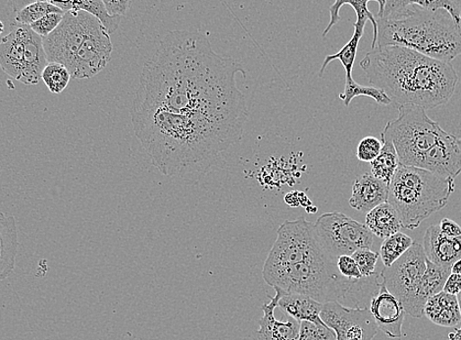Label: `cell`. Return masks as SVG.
I'll return each mask as SVG.
<instances>
[{"mask_svg":"<svg viewBox=\"0 0 461 340\" xmlns=\"http://www.w3.org/2000/svg\"><path fill=\"white\" fill-rule=\"evenodd\" d=\"M238 73L246 78L243 67L216 53L201 32L170 31L142 69L133 106L245 127L249 114Z\"/></svg>","mask_w":461,"mask_h":340,"instance_id":"cell-1","label":"cell"},{"mask_svg":"<svg viewBox=\"0 0 461 340\" xmlns=\"http://www.w3.org/2000/svg\"><path fill=\"white\" fill-rule=\"evenodd\" d=\"M131 124L152 166L169 178L192 179L210 170L236 144L243 127L133 106Z\"/></svg>","mask_w":461,"mask_h":340,"instance_id":"cell-2","label":"cell"},{"mask_svg":"<svg viewBox=\"0 0 461 340\" xmlns=\"http://www.w3.org/2000/svg\"><path fill=\"white\" fill-rule=\"evenodd\" d=\"M360 68L369 83L385 92L392 102L425 109L447 105L459 80L451 62L398 46L372 49Z\"/></svg>","mask_w":461,"mask_h":340,"instance_id":"cell-3","label":"cell"},{"mask_svg":"<svg viewBox=\"0 0 461 340\" xmlns=\"http://www.w3.org/2000/svg\"><path fill=\"white\" fill-rule=\"evenodd\" d=\"M376 21V47H402L444 62L461 56V25L447 10L411 6Z\"/></svg>","mask_w":461,"mask_h":340,"instance_id":"cell-4","label":"cell"},{"mask_svg":"<svg viewBox=\"0 0 461 340\" xmlns=\"http://www.w3.org/2000/svg\"><path fill=\"white\" fill-rule=\"evenodd\" d=\"M455 189V180L400 164L389 185L388 202L396 208L402 226L413 230L425 219L441 211Z\"/></svg>","mask_w":461,"mask_h":340,"instance_id":"cell-5","label":"cell"},{"mask_svg":"<svg viewBox=\"0 0 461 340\" xmlns=\"http://www.w3.org/2000/svg\"><path fill=\"white\" fill-rule=\"evenodd\" d=\"M263 279L273 289L286 293L310 296L321 303L338 301L342 304L348 299L355 282L339 273L337 260L323 248L294 265L263 276Z\"/></svg>","mask_w":461,"mask_h":340,"instance_id":"cell-6","label":"cell"},{"mask_svg":"<svg viewBox=\"0 0 461 340\" xmlns=\"http://www.w3.org/2000/svg\"><path fill=\"white\" fill-rule=\"evenodd\" d=\"M446 131L426 114V109L414 105L399 106V115L391 120L381 135L392 140L400 164L419 167L425 155Z\"/></svg>","mask_w":461,"mask_h":340,"instance_id":"cell-7","label":"cell"},{"mask_svg":"<svg viewBox=\"0 0 461 340\" xmlns=\"http://www.w3.org/2000/svg\"><path fill=\"white\" fill-rule=\"evenodd\" d=\"M321 248L314 224L304 217L284 222L277 230V239L263 266L262 276L294 265Z\"/></svg>","mask_w":461,"mask_h":340,"instance_id":"cell-8","label":"cell"},{"mask_svg":"<svg viewBox=\"0 0 461 340\" xmlns=\"http://www.w3.org/2000/svg\"><path fill=\"white\" fill-rule=\"evenodd\" d=\"M314 229L322 248L336 260L373 245V234L367 226L342 213L323 214L315 222Z\"/></svg>","mask_w":461,"mask_h":340,"instance_id":"cell-9","label":"cell"},{"mask_svg":"<svg viewBox=\"0 0 461 340\" xmlns=\"http://www.w3.org/2000/svg\"><path fill=\"white\" fill-rule=\"evenodd\" d=\"M426 268L427 257L423 246L414 241L400 259L390 267H385L380 274L383 284L402 303L406 314L412 312Z\"/></svg>","mask_w":461,"mask_h":340,"instance_id":"cell-10","label":"cell"},{"mask_svg":"<svg viewBox=\"0 0 461 340\" xmlns=\"http://www.w3.org/2000/svg\"><path fill=\"white\" fill-rule=\"evenodd\" d=\"M94 17L83 10L65 13L59 26L42 38L48 62L61 63L70 70Z\"/></svg>","mask_w":461,"mask_h":340,"instance_id":"cell-11","label":"cell"},{"mask_svg":"<svg viewBox=\"0 0 461 340\" xmlns=\"http://www.w3.org/2000/svg\"><path fill=\"white\" fill-rule=\"evenodd\" d=\"M321 320L336 340H372L378 332L368 307H348L338 301L323 303Z\"/></svg>","mask_w":461,"mask_h":340,"instance_id":"cell-12","label":"cell"},{"mask_svg":"<svg viewBox=\"0 0 461 340\" xmlns=\"http://www.w3.org/2000/svg\"><path fill=\"white\" fill-rule=\"evenodd\" d=\"M113 51L111 35L94 17L69 70L72 79H89L100 73L112 60Z\"/></svg>","mask_w":461,"mask_h":340,"instance_id":"cell-13","label":"cell"},{"mask_svg":"<svg viewBox=\"0 0 461 340\" xmlns=\"http://www.w3.org/2000/svg\"><path fill=\"white\" fill-rule=\"evenodd\" d=\"M438 175L455 180L461 173V141L446 133L421 159L419 167Z\"/></svg>","mask_w":461,"mask_h":340,"instance_id":"cell-14","label":"cell"},{"mask_svg":"<svg viewBox=\"0 0 461 340\" xmlns=\"http://www.w3.org/2000/svg\"><path fill=\"white\" fill-rule=\"evenodd\" d=\"M369 311L379 330L390 338H402L405 310L402 303L388 291L383 282L372 295Z\"/></svg>","mask_w":461,"mask_h":340,"instance_id":"cell-15","label":"cell"},{"mask_svg":"<svg viewBox=\"0 0 461 340\" xmlns=\"http://www.w3.org/2000/svg\"><path fill=\"white\" fill-rule=\"evenodd\" d=\"M276 289V296L268 303L262 306L263 317L259 321V328L254 334V340H299L301 322L285 315L284 320L276 317L278 303L285 293Z\"/></svg>","mask_w":461,"mask_h":340,"instance_id":"cell-16","label":"cell"},{"mask_svg":"<svg viewBox=\"0 0 461 340\" xmlns=\"http://www.w3.org/2000/svg\"><path fill=\"white\" fill-rule=\"evenodd\" d=\"M422 246L427 259L438 266L452 267L461 259V235L447 237L442 234L438 225L426 229Z\"/></svg>","mask_w":461,"mask_h":340,"instance_id":"cell-17","label":"cell"},{"mask_svg":"<svg viewBox=\"0 0 461 340\" xmlns=\"http://www.w3.org/2000/svg\"><path fill=\"white\" fill-rule=\"evenodd\" d=\"M388 184L378 180L371 173H365L356 179L348 203L355 210L367 214L377 206L388 202Z\"/></svg>","mask_w":461,"mask_h":340,"instance_id":"cell-18","label":"cell"},{"mask_svg":"<svg viewBox=\"0 0 461 340\" xmlns=\"http://www.w3.org/2000/svg\"><path fill=\"white\" fill-rule=\"evenodd\" d=\"M25 38L26 25H20L0 41V68L19 82L24 71Z\"/></svg>","mask_w":461,"mask_h":340,"instance_id":"cell-19","label":"cell"},{"mask_svg":"<svg viewBox=\"0 0 461 340\" xmlns=\"http://www.w3.org/2000/svg\"><path fill=\"white\" fill-rule=\"evenodd\" d=\"M18 247L16 219L0 210V281L14 271Z\"/></svg>","mask_w":461,"mask_h":340,"instance_id":"cell-20","label":"cell"},{"mask_svg":"<svg viewBox=\"0 0 461 340\" xmlns=\"http://www.w3.org/2000/svg\"><path fill=\"white\" fill-rule=\"evenodd\" d=\"M451 272L452 267L438 266L427 259V268L416 294L411 317H421L424 316L427 301L434 295L443 291L446 280Z\"/></svg>","mask_w":461,"mask_h":340,"instance_id":"cell-21","label":"cell"},{"mask_svg":"<svg viewBox=\"0 0 461 340\" xmlns=\"http://www.w3.org/2000/svg\"><path fill=\"white\" fill-rule=\"evenodd\" d=\"M48 63L42 38L26 25L24 71L20 82L25 85L39 84Z\"/></svg>","mask_w":461,"mask_h":340,"instance_id":"cell-22","label":"cell"},{"mask_svg":"<svg viewBox=\"0 0 461 340\" xmlns=\"http://www.w3.org/2000/svg\"><path fill=\"white\" fill-rule=\"evenodd\" d=\"M323 303L310 296L285 292L278 303V309L299 322H310L318 326H326L321 320V313Z\"/></svg>","mask_w":461,"mask_h":340,"instance_id":"cell-23","label":"cell"},{"mask_svg":"<svg viewBox=\"0 0 461 340\" xmlns=\"http://www.w3.org/2000/svg\"><path fill=\"white\" fill-rule=\"evenodd\" d=\"M424 316L437 326L454 327L461 322V313L456 295L441 291L427 301Z\"/></svg>","mask_w":461,"mask_h":340,"instance_id":"cell-24","label":"cell"},{"mask_svg":"<svg viewBox=\"0 0 461 340\" xmlns=\"http://www.w3.org/2000/svg\"><path fill=\"white\" fill-rule=\"evenodd\" d=\"M366 225L373 235L381 239L400 233L403 227L396 208L389 202L383 203L367 213Z\"/></svg>","mask_w":461,"mask_h":340,"instance_id":"cell-25","label":"cell"},{"mask_svg":"<svg viewBox=\"0 0 461 340\" xmlns=\"http://www.w3.org/2000/svg\"><path fill=\"white\" fill-rule=\"evenodd\" d=\"M369 2H376L379 5L378 15L381 14L384 5H385V0H336V2L330 7V22L323 32L322 37L325 38L328 32L336 26L341 16H339V10L345 5H349L354 8L357 14V20H369L373 26V41L371 43V49H375L377 43L378 37V24L376 18L370 13L368 9Z\"/></svg>","mask_w":461,"mask_h":340,"instance_id":"cell-26","label":"cell"},{"mask_svg":"<svg viewBox=\"0 0 461 340\" xmlns=\"http://www.w3.org/2000/svg\"><path fill=\"white\" fill-rule=\"evenodd\" d=\"M367 20H357L354 27L355 32L353 37L347 42V45L343 47L341 51H339L335 54H331V56H327L322 64V68L320 72V76L322 77L326 68L329 63H331L334 60H339L343 64V67L346 71V82H351L355 79L353 78V69L354 65L357 60V50L359 46V41L364 36L365 28L366 25Z\"/></svg>","mask_w":461,"mask_h":340,"instance_id":"cell-27","label":"cell"},{"mask_svg":"<svg viewBox=\"0 0 461 340\" xmlns=\"http://www.w3.org/2000/svg\"><path fill=\"white\" fill-rule=\"evenodd\" d=\"M382 150L379 156L370 162L371 174L378 180L390 185L400 161L396 148L388 137L381 135Z\"/></svg>","mask_w":461,"mask_h":340,"instance_id":"cell-28","label":"cell"},{"mask_svg":"<svg viewBox=\"0 0 461 340\" xmlns=\"http://www.w3.org/2000/svg\"><path fill=\"white\" fill-rule=\"evenodd\" d=\"M411 6H419L428 10H447L456 21V23L461 25V14L451 0H385V5L377 18L390 16Z\"/></svg>","mask_w":461,"mask_h":340,"instance_id":"cell-29","label":"cell"},{"mask_svg":"<svg viewBox=\"0 0 461 340\" xmlns=\"http://www.w3.org/2000/svg\"><path fill=\"white\" fill-rule=\"evenodd\" d=\"M71 10H83L100 20L109 35L118 29L121 16L108 14L103 0H69Z\"/></svg>","mask_w":461,"mask_h":340,"instance_id":"cell-30","label":"cell"},{"mask_svg":"<svg viewBox=\"0 0 461 340\" xmlns=\"http://www.w3.org/2000/svg\"><path fill=\"white\" fill-rule=\"evenodd\" d=\"M414 244L413 239L402 233L394 234L385 239L380 248V258L383 265L390 267L400 259Z\"/></svg>","mask_w":461,"mask_h":340,"instance_id":"cell-31","label":"cell"},{"mask_svg":"<svg viewBox=\"0 0 461 340\" xmlns=\"http://www.w3.org/2000/svg\"><path fill=\"white\" fill-rule=\"evenodd\" d=\"M368 96L373 98L378 105L387 106L392 104L391 98L379 87L375 86H362L357 83L355 80L351 82H346L344 92L339 95V98L344 102L348 107L354 98L357 96Z\"/></svg>","mask_w":461,"mask_h":340,"instance_id":"cell-32","label":"cell"},{"mask_svg":"<svg viewBox=\"0 0 461 340\" xmlns=\"http://www.w3.org/2000/svg\"><path fill=\"white\" fill-rule=\"evenodd\" d=\"M71 79L68 68L59 62H49L41 73V80L52 94H61Z\"/></svg>","mask_w":461,"mask_h":340,"instance_id":"cell-33","label":"cell"},{"mask_svg":"<svg viewBox=\"0 0 461 340\" xmlns=\"http://www.w3.org/2000/svg\"><path fill=\"white\" fill-rule=\"evenodd\" d=\"M50 14H64V11L57 5L49 2H37L21 9L16 14L15 23L17 25H27L34 23L43 16Z\"/></svg>","mask_w":461,"mask_h":340,"instance_id":"cell-34","label":"cell"},{"mask_svg":"<svg viewBox=\"0 0 461 340\" xmlns=\"http://www.w3.org/2000/svg\"><path fill=\"white\" fill-rule=\"evenodd\" d=\"M351 257L356 261L362 277L369 278L375 274L377 262L380 257L377 252L370 249H359Z\"/></svg>","mask_w":461,"mask_h":340,"instance_id":"cell-35","label":"cell"},{"mask_svg":"<svg viewBox=\"0 0 461 340\" xmlns=\"http://www.w3.org/2000/svg\"><path fill=\"white\" fill-rule=\"evenodd\" d=\"M299 340H336V335L327 326L302 322Z\"/></svg>","mask_w":461,"mask_h":340,"instance_id":"cell-36","label":"cell"},{"mask_svg":"<svg viewBox=\"0 0 461 340\" xmlns=\"http://www.w3.org/2000/svg\"><path fill=\"white\" fill-rule=\"evenodd\" d=\"M381 150L382 142L376 137L368 136L359 142L357 157L360 161L370 163L379 156Z\"/></svg>","mask_w":461,"mask_h":340,"instance_id":"cell-37","label":"cell"},{"mask_svg":"<svg viewBox=\"0 0 461 340\" xmlns=\"http://www.w3.org/2000/svg\"><path fill=\"white\" fill-rule=\"evenodd\" d=\"M64 14H50L34 22L30 27L41 38L48 37L56 30L63 19Z\"/></svg>","mask_w":461,"mask_h":340,"instance_id":"cell-38","label":"cell"},{"mask_svg":"<svg viewBox=\"0 0 461 340\" xmlns=\"http://www.w3.org/2000/svg\"><path fill=\"white\" fill-rule=\"evenodd\" d=\"M337 268L342 276L349 280H359L362 278L356 261L351 256H341L337 259Z\"/></svg>","mask_w":461,"mask_h":340,"instance_id":"cell-39","label":"cell"},{"mask_svg":"<svg viewBox=\"0 0 461 340\" xmlns=\"http://www.w3.org/2000/svg\"><path fill=\"white\" fill-rule=\"evenodd\" d=\"M103 2L112 16L125 15L131 5V0H103Z\"/></svg>","mask_w":461,"mask_h":340,"instance_id":"cell-40","label":"cell"},{"mask_svg":"<svg viewBox=\"0 0 461 340\" xmlns=\"http://www.w3.org/2000/svg\"><path fill=\"white\" fill-rule=\"evenodd\" d=\"M438 227H440L442 234L447 237L455 238L461 235V227L453 219L443 218Z\"/></svg>","mask_w":461,"mask_h":340,"instance_id":"cell-41","label":"cell"},{"mask_svg":"<svg viewBox=\"0 0 461 340\" xmlns=\"http://www.w3.org/2000/svg\"><path fill=\"white\" fill-rule=\"evenodd\" d=\"M460 290L461 274L451 272V274H449L448 278L446 280L443 291L456 296L460 292Z\"/></svg>","mask_w":461,"mask_h":340,"instance_id":"cell-42","label":"cell"},{"mask_svg":"<svg viewBox=\"0 0 461 340\" xmlns=\"http://www.w3.org/2000/svg\"><path fill=\"white\" fill-rule=\"evenodd\" d=\"M449 340H461V327L448 335Z\"/></svg>","mask_w":461,"mask_h":340,"instance_id":"cell-43","label":"cell"},{"mask_svg":"<svg viewBox=\"0 0 461 340\" xmlns=\"http://www.w3.org/2000/svg\"><path fill=\"white\" fill-rule=\"evenodd\" d=\"M452 272L461 274V259L454 262L452 266Z\"/></svg>","mask_w":461,"mask_h":340,"instance_id":"cell-44","label":"cell"},{"mask_svg":"<svg viewBox=\"0 0 461 340\" xmlns=\"http://www.w3.org/2000/svg\"><path fill=\"white\" fill-rule=\"evenodd\" d=\"M451 2L455 5V6L457 8L459 13L461 14V0H451Z\"/></svg>","mask_w":461,"mask_h":340,"instance_id":"cell-45","label":"cell"},{"mask_svg":"<svg viewBox=\"0 0 461 340\" xmlns=\"http://www.w3.org/2000/svg\"><path fill=\"white\" fill-rule=\"evenodd\" d=\"M456 299H457V302H458L459 309H460V313H461V290H460V292L456 295Z\"/></svg>","mask_w":461,"mask_h":340,"instance_id":"cell-46","label":"cell"},{"mask_svg":"<svg viewBox=\"0 0 461 340\" xmlns=\"http://www.w3.org/2000/svg\"><path fill=\"white\" fill-rule=\"evenodd\" d=\"M4 32H5V25L3 23V21L0 20V35H2Z\"/></svg>","mask_w":461,"mask_h":340,"instance_id":"cell-47","label":"cell"}]
</instances>
